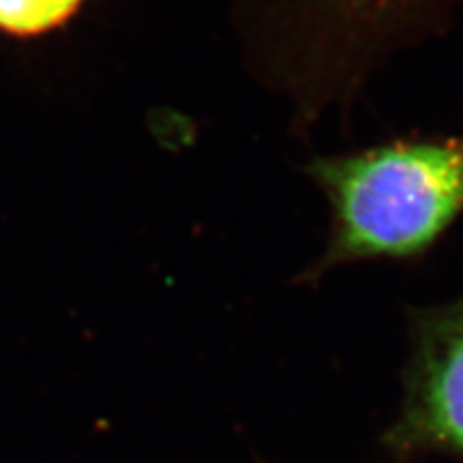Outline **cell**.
I'll use <instances>...</instances> for the list:
<instances>
[{
    "mask_svg": "<svg viewBox=\"0 0 463 463\" xmlns=\"http://www.w3.org/2000/svg\"><path fill=\"white\" fill-rule=\"evenodd\" d=\"M335 208L333 258H408L463 206L461 148L397 142L314 167Z\"/></svg>",
    "mask_w": 463,
    "mask_h": 463,
    "instance_id": "1",
    "label": "cell"
},
{
    "mask_svg": "<svg viewBox=\"0 0 463 463\" xmlns=\"http://www.w3.org/2000/svg\"><path fill=\"white\" fill-rule=\"evenodd\" d=\"M391 442L410 455L463 457V300L433 311L416 331Z\"/></svg>",
    "mask_w": 463,
    "mask_h": 463,
    "instance_id": "2",
    "label": "cell"
},
{
    "mask_svg": "<svg viewBox=\"0 0 463 463\" xmlns=\"http://www.w3.org/2000/svg\"><path fill=\"white\" fill-rule=\"evenodd\" d=\"M84 0H0V33L39 37L78 14Z\"/></svg>",
    "mask_w": 463,
    "mask_h": 463,
    "instance_id": "3",
    "label": "cell"
},
{
    "mask_svg": "<svg viewBox=\"0 0 463 463\" xmlns=\"http://www.w3.org/2000/svg\"><path fill=\"white\" fill-rule=\"evenodd\" d=\"M350 3L358 5V7H386V5L397 3V0H350Z\"/></svg>",
    "mask_w": 463,
    "mask_h": 463,
    "instance_id": "4",
    "label": "cell"
},
{
    "mask_svg": "<svg viewBox=\"0 0 463 463\" xmlns=\"http://www.w3.org/2000/svg\"><path fill=\"white\" fill-rule=\"evenodd\" d=\"M461 157H463V148H461Z\"/></svg>",
    "mask_w": 463,
    "mask_h": 463,
    "instance_id": "5",
    "label": "cell"
}]
</instances>
